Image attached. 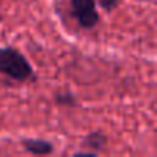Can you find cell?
<instances>
[{
  "mask_svg": "<svg viewBox=\"0 0 157 157\" xmlns=\"http://www.w3.org/2000/svg\"><path fill=\"white\" fill-rule=\"evenodd\" d=\"M0 75L17 83L36 80V72L31 62L22 51L13 46H0Z\"/></svg>",
  "mask_w": 157,
  "mask_h": 157,
  "instance_id": "cell-1",
  "label": "cell"
},
{
  "mask_svg": "<svg viewBox=\"0 0 157 157\" xmlns=\"http://www.w3.org/2000/svg\"><path fill=\"white\" fill-rule=\"evenodd\" d=\"M71 16L77 20V25L82 29H94L99 22L100 16L96 8V0H69Z\"/></svg>",
  "mask_w": 157,
  "mask_h": 157,
  "instance_id": "cell-2",
  "label": "cell"
},
{
  "mask_svg": "<svg viewBox=\"0 0 157 157\" xmlns=\"http://www.w3.org/2000/svg\"><path fill=\"white\" fill-rule=\"evenodd\" d=\"M108 136L102 131H91L80 142V149L75 151L74 155H97L106 149Z\"/></svg>",
  "mask_w": 157,
  "mask_h": 157,
  "instance_id": "cell-3",
  "label": "cell"
},
{
  "mask_svg": "<svg viewBox=\"0 0 157 157\" xmlns=\"http://www.w3.org/2000/svg\"><path fill=\"white\" fill-rule=\"evenodd\" d=\"M22 146L26 152L34 154V155H49L56 149L52 142L46 139H23Z\"/></svg>",
  "mask_w": 157,
  "mask_h": 157,
  "instance_id": "cell-4",
  "label": "cell"
},
{
  "mask_svg": "<svg viewBox=\"0 0 157 157\" xmlns=\"http://www.w3.org/2000/svg\"><path fill=\"white\" fill-rule=\"evenodd\" d=\"M54 102L59 105V106H65V108H71L74 106L77 102H75V97L71 91H57L54 94Z\"/></svg>",
  "mask_w": 157,
  "mask_h": 157,
  "instance_id": "cell-5",
  "label": "cell"
},
{
  "mask_svg": "<svg viewBox=\"0 0 157 157\" xmlns=\"http://www.w3.org/2000/svg\"><path fill=\"white\" fill-rule=\"evenodd\" d=\"M96 2H97V5H99L105 13H113V11L119 6L120 0H96Z\"/></svg>",
  "mask_w": 157,
  "mask_h": 157,
  "instance_id": "cell-6",
  "label": "cell"
}]
</instances>
